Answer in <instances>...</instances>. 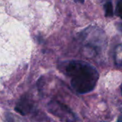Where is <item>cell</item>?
<instances>
[{"instance_id": "6da1fadb", "label": "cell", "mask_w": 122, "mask_h": 122, "mask_svg": "<svg viewBox=\"0 0 122 122\" xmlns=\"http://www.w3.org/2000/svg\"><path fill=\"white\" fill-rule=\"evenodd\" d=\"M65 74L70 78L71 84L79 94L93 91L98 82L99 74L92 65L83 61H71L65 66Z\"/></svg>"}, {"instance_id": "7a4b0ae2", "label": "cell", "mask_w": 122, "mask_h": 122, "mask_svg": "<svg viewBox=\"0 0 122 122\" xmlns=\"http://www.w3.org/2000/svg\"><path fill=\"white\" fill-rule=\"evenodd\" d=\"M47 108L50 113L59 117L62 121H76V118L74 113L66 105L56 101H52L48 104Z\"/></svg>"}, {"instance_id": "3957f363", "label": "cell", "mask_w": 122, "mask_h": 122, "mask_svg": "<svg viewBox=\"0 0 122 122\" xmlns=\"http://www.w3.org/2000/svg\"><path fill=\"white\" fill-rule=\"evenodd\" d=\"M34 108V102L31 97L28 95H24L19 99L15 107V110L21 115L26 116L29 114L33 111Z\"/></svg>"}, {"instance_id": "277c9868", "label": "cell", "mask_w": 122, "mask_h": 122, "mask_svg": "<svg viewBox=\"0 0 122 122\" xmlns=\"http://www.w3.org/2000/svg\"><path fill=\"white\" fill-rule=\"evenodd\" d=\"M115 62L117 66L122 65V45L119 44L117 49L115 52Z\"/></svg>"}, {"instance_id": "5b68a950", "label": "cell", "mask_w": 122, "mask_h": 122, "mask_svg": "<svg viewBox=\"0 0 122 122\" xmlns=\"http://www.w3.org/2000/svg\"><path fill=\"white\" fill-rule=\"evenodd\" d=\"M105 9V16H112L114 11H113V6L112 1H108L104 5Z\"/></svg>"}, {"instance_id": "8992f818", "label": "cell", "mask_w": 122, "mask_h": 122, "mask_svg": "<svg viewBox=\"0 0 122 122\" xmlns=\"http://www.w3.org/2000/svg\"><path fill=\"white\" fill-rule=\"evenodd\" d=\"M120 12H121V0H119L116 9V13L119 16H120Z\"/></svg>"}, {"instance_id": "52a82bcc", "label": "cell", "mask_w": 122, "mask_h": 122, "mask_svg": "<svg viewBox=\"0 0 122 122\" xmlns=\"http://www.w3.org/2000/svg\"><path fill=\"white\" fill-rule=\"evenodd\" d=\"M76 2H80V3H83L84 1V0H75Z\"/></svg>"}]
</instances>
